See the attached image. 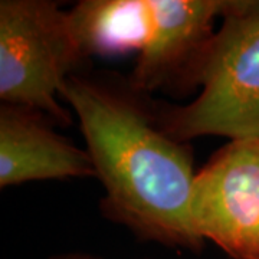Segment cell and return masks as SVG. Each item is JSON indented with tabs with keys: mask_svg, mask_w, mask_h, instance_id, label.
Returning <instances> with one entry per match:
<instances>
[{
	"mask_svg": "<svg viewBox=\"0 0 259 259\" xmlns=\"http://www.w3.org/2000/svg\"><path fill=\"white\" fill-rule=\"evenodd\" d=\"M55 259H101L97 256H91V255H85V253H71V255H64Z\"/></svg>",
	"mask_w": 259,
	"mask_h": 259,
	"instance_id": "cell-7",
	"label": "cell"
},
{
	"mask_svg": "<svg viewBox=\"0 0 259 259\" xmlns=\"http://www.w3.org/2000/svg\"><path fill=\"white\" fill-rule=\"evenodd\" d=\"M44 112L3 104L0 108V186L33 180L97 177L88 151L51 128Z\"/></svg>",
	"mask_w": 259,
	"mask_h": 259,
	"instance_id": "cell-6",
	"label": "cell"
},
{
	"mask_svg": "<svg viewBox=\"0 0 259 259\" xmlns=\"http://www.w3.org/2000/svg\"><path fill=\"white\" fill-rule=\"evenodd\" d=\"M190 214L202 239L259 259V139L232 140L194 176Z\"/></svg>",
	"mask_w": 259,
	"mask_h": 259,
	"instance_id": "cell-5",
	"label": "cell"
},
{
	"mask_svg": "<svg viewBox=\"0 0 259 259\" xmlns=\"http://www.w3.org/2000/svg\"><path fill=\"white\" fill-rule=\"evenodd\" d=\"M83 55L69 15L45 0L0 2V98L29 107L59 125L71 115L58 102L59 91L78 74Z\"/></svg>",
	"mask_w": 259,
	"mask_h": 259,
	"instance_id": "cell-4",
	"label": "cell"
},
{
	"mask_svg": "<svg viewBox=\"0 0 259 259\" xmlns=\"http://www.w3.org/2000/svg\"><path fill=\"white\" fill-rule=\"evenodd\" d=\"M64 97L76 112L97 177L101 209L137 236L171 248L203 249L192 222L193 151L156 122L154 102L128 81L71 75Z\"/></svg>",
	"mask_w": 259,
	"mask_h": 259,
	"instance_id": "cell-1",
	"label": "cell"
},
{
	"mask_svg": "<svg viewBox=\"0 0 259 259\" xmlns=\"http://www.w3.org/2000/svg\"><path fill=\"white\" fill-rule=\"evenodd\" d=\"M223 19L192 75L202 94L189 105L154 104L157 125L179 143L259 139V2L242 0Z\"/></svg>",
	"mask_w": 259,
	"mask_h": 259,
	"instance_id": "cell-3",
	"label": "cell"
},
{
	"mask_svg": "<svg viewBox=\"0 0 259 259\" xmlns=\"http://www.w3.org/2000/svg\"><path fill=\"white\" fill-rule=\"evenodd\" d=\"M242 0H83L68 12L83 55L139 51L130 87L148 95L192 90L194 66L214 36L213 20Z\"/></svg>",
	"mask_w": 259,
	"mask_h": 259,
	"instance_id": "cell-2",
	"label": "cell"
}]
</instances>
